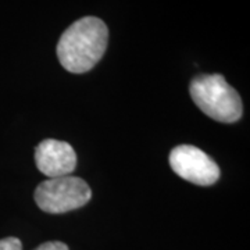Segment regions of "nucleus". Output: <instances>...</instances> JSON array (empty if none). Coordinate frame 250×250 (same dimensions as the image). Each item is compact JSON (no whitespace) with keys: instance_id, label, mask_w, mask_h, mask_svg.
Instances as JSON below:
<instances>
[{"instance_id":"obj_7","label":"nucleus","mask_w":250,"mask_h":250,"mask_svg":"<svg viewBox=\"0 0 250 250\" xmlns=\"http://www.w3.org/2000/svg\"><path fill=\"white\" fill-rule=\"evenodd\" d=\"M35 250H70L68 246L65 243L59 241H52V242H45L42 243L41 246H38Z\"/></svg>"},{"instance_id":"obj_2","label":"nucleus","mask_w":250,"mask_h":250,"mask_svg":"<svg viewBox=\"0 0 250 250\" xmlns=\"http://www.w3.org/2000/svg\"><path fill=\"white\" fill-rule=\"evenodd\" d=\"M189 93L197 107L215 121L232 124L242 117L239 93L220 74L196 75L189 85Z\"/></svg>"},{"instance_id":"obj_6","label":"nucleus","mask_w":250,"mask_h":250,"mask_svg":"<svg viewBox=\"0 0 250 250\" xmlns=\"http://www.w3.org/2000/svg\"><path fill=\"white\" fill-rule=\"evenodd\" d=\"M0 250H22V243L18 238L9 236L0 241Z\"/></svg>"},{"instance_id":"obj_1","label":"nucleus","mask_w":250,"mask_h":250,"mask_svg":"<svg viewBox=\"0 0 250 250\" xmlns=\"http://www.w3.org/2000/svg\"><path fill=\"white\" fill-rule=\"evenodd\" d=\"M108 29L98 17H83L68 27L59 41L57 56L67 71H90L106 52Z\"/></svg>"},{"instance_id":"obj_5","label":"nucleus","mask_w":250,"mask_h":250,"mask_svg":"<svg viewBox=\"0 0 250 250\" xmlns=\"http://www.w3.org/2000/svg\"><path fill=\"white\" fill-rule=\"evenodd\" d=\"M35 163L38 170L49 178L67 177L77 167V154L70 143L45 139L38 145L35 150Z\"/></svg>"},{"instance_id":"obj_3","label":"nucleus","mask_w":250,"mask_h":250,"mask_svg":"<svg viewBox=\"0 0 250 250\" xmlns=\"http://www.w3.org/2000/svg\"><path fill=\"white\" fill-rule=\"evenodd\" d=\"M92 197L89 185L78 177L50 178L39 184L35 202L41 210L49 214H62L85 206Z\"/></svg>"},{"instance_id":"obj_4","label":"nucleus","mask_w":250,"mask_h":250,"mask_svg":"<svg viewBox=\"0 0 250 250\" xmlns=\"http://www.w3.org/2000/svg\"><path fill=\"white\" fill-rule=\"evenodd\" d=\"M172 171L185 181L210 187L220 178V167L210 156L192 145H179L170 153Z\"/></svg>"}]
</instances>
